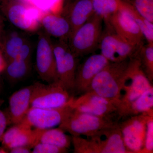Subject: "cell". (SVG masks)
I'll return each instance as SVG.
<instances>
[{"label":"cell","instance_id":"cell-1","mask_svg":"<svg viewBox=\"0 0 153 153\" xmlns=\"http://www.w3.org/2000/svg\"><path fill=\"white\" fill-rule=\"evenodd\" d=\"M71 137L74 153H130L118 123L90 136Z\"/></svg>","mask_w":153,"mask_h":153},{"label":"cell","instance_id":"cell-2","mask_svg":"<svg viewBox=\"0 0 153 153\" xmlns=\"http://www.w3.org/2000/svg\"><path fill=\"white\" fill-rule=\"evenodd\" d=\"M129 59L111 62L100 71L91 82L89 91L112 100L117 105L123 87Z\"/></svg>","mask_w":153,"mask_h":153},{"label":"cell","instance_id":"cell-3","mask_svg":"<svg viewBox=\"0 0 153 153\" xmlns=\"http://www.w3.org/2000/svg\"><path fill=\"white\" fill-rule=\"evenodd\" d=\"M138 50L129 60L120 98L117 105V114L153 86L142 66Z\"/></svg>","mask_w":153,"mask_h":153},{"label":"cell","instance_id":"cell-4","mask_svg":"<svg viewBox=\"0 0 153 153\" xmlns=\"http://www.w3.org/2000/svg\"><path fill=\"white\" fill-rule=\"evenodd\" d=\"M103 20V18L94 13L69 36L68 47L76 57L89 54L99 44Z\"/></svg>","mask_w":153,"mask_h":153},{"label":"cell","instance_id":"cell-5","mask_svg":"<svg viewBox=\"0 0 153 153\" xmlns=\"http://www.w3.org/2000/svg\"><path fill=\"white\" fill-rule=\"evenodd\" d=\"M117 123L110 117L80 112L73 108L59 127L72 136L88 137Z\"/></svg>","mask_w":153,"mask_h":153},{"label":"cell","instance_id":"cell-6","mask_svg":"<svg viewBox=\"0 0 153 153\" xmlns=\"http://www.w3.org/2000/svg\"><path fill=\"white\" fill-rule=\"evenodd\" d=\"M1 10L9 22L16 27L27 32H35L40 25L42 11L21 0H2Z\"/></svg>","mask_w":153,"mask_h":153},{"label":"cell","instance_id":"cell-7","mask_svg":"<svg viewBox=\"0 0 153 153\" xmlns=\"http://www.w3.org/2000/svg\"><path fill=\"white\" fill-rule=\"evenodd\" d=\"M72 97L70 92L58 82L34 83L31 107L55 108L67 105Z\"/></svg>","mask_w":153,"mask_h":153},{"label":"cell","instance_id":"cell-8","mask_svg":"<svg viewBox=\"0 0 153 153\" xmlns=\"http://www.w3.org/2000/svg\"><path fill=\"white\" fill-rule=\"evenodd\" d=\"M153 110L129 117L119 124L124 143L130 153H141L144 146L147 123Z\"/></svg>","mask_w":153,"mask_h":153},{"label":"cell","instance_id":"cell-9","mask_svg":"<svg viewBox=\"0 0 153 153\" xmlns=\"http://www.w3.org/2000/svg\"><path fill=\"white\" fill-rule=\"evenodd\" d=\"M66 40L53 43L58 81L69 92L74 90L77 58L71 52Z\"/></svg>","mask_w":153,"mask_h":153},{"label":"cell","instance_id":"cell-10","mask_svg":"<svg viewBox=\"0 0 153 153\" xmlns=\"http://www.w3.org/2000/svg\"><path fill=\"white\" fill-rule=\"evenodd\" d=\"M36 47V70L39 77L47 83L57 81L53 45L45 32L39 33Z\"/></svg>","mask_w":153,"mask_h":153},{"label":"cell","instance_id":"cell-11","mask_svg":"<svg viewBox=\"0 0 153 153\" xmlns=\"http://www.w3.org/2000/svg\"><path fill=\"white\" fill-rule=\"evenodd\" d=\"M68 104L74 109L98 116L108 117L117 113V108L114 102L88 91L77 97H72Z\"/></svg>","mask_w":153,"mask_h":153},{"label":"cell","instance_id":"cell-12","mask_svg":"<svg viewBox=\"0 0 153 153\" xmlns=\"http://www.w3.org/2000/svg\"><path fill=\"white\" fill-rule=\"evenodd\" d=\"M99 44L101 55L111 62L129 59L141 46L132 44L115 32L102 34Z\"/></svg>","mask_w":153,"mask_h":153},{"label":"cell","instance_id":"cell-13","mask_svg":"<svg viewBox=\"0 0 153 153\" xmlns=\"http://www.w3.org/2000/svg\"><path fill=\"white\" fill-rule=\"evenodd\" d=\"M72 109L68 104L58 108L30 107L24 119L32 127L52 128L62 123Z\"/></svg>","mask_w":153,"mask_h":153},{"label":"cell","instance_id":"cell-14","mask_svg":"<svg viewBox=\"0 0 153 153\" xmlns=\"http://www.w3.org/2000/svg\"><path fill=\"white\" fill-rule=\"evenodd\" d=\"M106 21L115 33L127 41L138 46L143 44L144 38L141 31L130 14L122 6L121 1L119 10Z\"/></svg>","mask_w":153,"mask_h":153},{"label":"cell","instance_id":"cell-15","mask_svg":"<svg viewBox=\"0 0 153 153\" xmlns=\"http://www.w3.org/2000/svg\"><path fill=\"white\" fill-rule=\"evenodd\" d=\"M109 62L101 54L88 57L77 67L73 91L80 94L88 91L94 77Z\"/></svg>","mask_w":153,"mask_h":153},{"label":"cell","instance_id":"cell-16","mask_svg":"<svg viewBox=\"0 0 153 153\" xmlns=\"http://www.w3.org/2000/svg\"><path fill=\"white\" fill-rule=\"evenodd\" d=\"M34 84L14 92L9 99V121L17 124L24 119L31 107Z\"/></svg>","mask_w":153,"mask_h":153},{"label":"cell","instance_id":"cell-17","mask_svg":"<svg viewBox=\"0 0 153 153\" xmlns=\"http://www.w3.org/2000/svg\"><path fill=\"white\" fill-rule=\"evenodd\" d=\"M94 14L91 0H77L64 9L61 15L67 19L70 24L69 36L85 24Z\"/></svg>","mask_w":153,"mask_h":153},{"label":"cell","instance_id":"cell-18","mask_svg":"<svg viewBox=\"0 0 153 153\" xmlns=\"http://www.w3.org/2000/svg\"><path fill=\"white\" fill-rule=\"evenodd\" d=\"M39 23L47 35L60 38V40L68 39L71 33V27L68 20L59 14L44 12Z\"/></svg>","mask_w":153,"mask_h":153},{"label":"cell","instance_id":"cell-19","mask_svg":"<svg viewBox=\"0 0 153 153\" xmlns=\"http://www.w3.org/2000/svg\"><path fill=\"white\" fill-rule=\"evenodd\" d=\"M153 110V87L145 91L119 113V118L133 116Z\"/></svg>","mask_w":153,"mask_h":153},{"label":"cell","instance_id":"cell-20","mask_svg":"<svg viewBox=\"0 0 153 153\" xmlns=\"http://www.w3.org/2000/svg\"><path fill=\"white\" fill-rule=\"evenodd\" d=\"M38 143H45L63 149H68L71 144V137L65 134L62 129L38 128Z\"/></svg>","mask_w":153,"mask_h":153},{"label":"cell","instance_id":"cell-21","mask_svg":"<svg viewBox=\"0 0 153 153\" xmlns=\"http://www.w3.org/2000/svg\"><path fill=\"white\" fill-rule=\"evenodd\" d=\"M27 41L25 36L17 33H11L7 37L4 44L1 46L7 62L16 58L22 46Z\"/></svg>","mask_w":153,"mask_h":153},{"label":"cell","instance_id":"cell-22","mask_svg":"<svg viewBox=\"0 0 153 153\" xmlns=\"http://www.w3.org/2000/svg\"><path fill=\"white\" fill-rule=\"evenodd\" d=\"M31 68V60L14 59L7 62L6 74L13 82H17L25 78Z\"/></svg>","mask_w":153,"mask_h":153},{"label":"cell","instance_id":"cell-23","mask_svg":"<svg viewBox=\"0 0 153 153\" xmlns=\"http://www.w3.org/2000/svg\"><path fill=\"white\" fill-rule=\"evenodd\" d=\"M121 5L133 18L148 43H153V23L139 13L132 5L122 1Z\"/></svg>","mask_w":153,"mask_h":153},{"label":"cell","instance_id":"cell-24","mask_svg":"<svg viewBox=\"0 0 153 153\" xmlns=\"http://www.w3.org/2000/svg\"><path fill=\"white\" fill-rule=\"evenodd\" d=\"M94 13L107 21L120 8V0H91Z\"/></svg>","mask_w":153,"mask_h":153},{"label":"cell","instance_id":"cell-25","mask_svg":"<svg viewBox=\"0 0 153 153\" xmlns=\"http://www.w3.org/2000/svg\"><path fill=\"white\" fill-rule=\"evenodd\" d=\"M138 54L143 69L152 82L153 79V43L142 44L139 49Z\"/></svg>","mask_w":153,"mask_h":153},{"label":"cell","instance_id":"cell-26","mask_svg":"<svg viewBox=\"0 0 153 153\" xmlns=\"http://www.w3.org/2000/svg\"><path fill=\"white\" fill-rule=\"evenodd\" d=\"M132 6L139 13L153 23V0H134Z\"/></svg>","mask_w":153,"mask_h":153},{"label":"cell","instance_id":"cell-27","mask_svg":"<svg viewBox=\"0 0 153 153\" xmlns=\"http://www.w3.org/2000/svg\"><path fill=\"white\" fill-rule=\"evenodd\" d=\"M153 152V115H151L147 123L144 146L141 153Z\"/></svg>","mask_w":153,"mask_h":153},{"label":"cell","instance_id":"cell-28","mask_svg":"<svg viewBox=\"0 0 153 153\" xmlns=\"http://www.w3.org/2000/svg\"><path fill=\"white\" fill-rule=\"evenodd\" d=\"M68 152V149H63L54 145L39 143L33 148V153H65Z\"/></svg>","mask_w":153,"mask_h":153},{"label":"cell","instance_id":"cell-29","mask_svg":"<svg viewBox=\"0 0 153 153\" xmlns=\"http://www.w3.org/2000/svg\"><path fill=\"white\" fill-rule=\"evenodd\" d=\"M32 45L27 41L22 46L15 59L22 60H31L32 55Z\"/></svg>","mask_w":153,"mask_h":153},{"label":"cell","instance_id":"cell-30","mask_svg":"<svg viewBox=\"0 0 153 153\" xmlns=\"http://www.w3.org/2000/svg\"><path fill=\"white\" fill-rule=\"evenodd\" d=\"M9 120L4 113L0 110V142L4 133Z\"/></svg>","mask_w":153,"mask_h":153},{"label":"cell","instance_id":"cell-31","mask_svg":"<svg viewBox=\"0 0 153 153\" xmlns=\"http://www.w3.org/2000/svg\"><path fill=\"white\" fill-rule=\"evenodd\" d=\"M62 0H48L49 6V12L58 13L57 11L60 10V7Z\"/></svg>","mask_w":153,"mask_h":153},{"label":"cell","instance_id":"cell-32","mask_svg":"<svg viewBox=\"0 0 153 153\" xmlns=\"http://www.w3.org/2000/svg\"><path fill=\"white\" fill-rule=\"evenodd\" d=\"M31 148L27 146H19L13 148L9 151L11 153H32Z\"/></svg>","mask_w":153,"mask_h":153},{"label":"cell","instance_id":"cell-33","mask_svg":"<svg viewBox=\"0 0 153 153\" xmlns=\"http://www.w3.org/2000/svg\"><path fill=\"white\" fill-rule=\"evenodd\" d=\"M7 62L2 53L1 50L0 51V72L5 70L7 66Z\"/></svg>","mask_w":153,"mask_h":153},{"label":"cell","instance_id":"cell-34","mask_svg":"<svg viewBox=\"0 0 153 153\" xmlns=\"http://www.w3.org/2000/svg\"><path fill=\"white\" fill-rule=\"evenodd\" d=\"M3 27H4V22L2 18L0 16V35L2 32Z\"/></svg>","mask_w":153,"mask_h":153},{"label":"cell","instance_id":"cell-35","mask_svg":"<svg viewBox=\"0 0 153 153\" xmlns=\"http://www.w3.org/2000/svg\"><path fill=\"white\" fill-rule=\"evenodd\" d=\"M4 100H3L1 99H0V106L3 104V103H4Z\"/></svg>","mask_w":153,"mask_h":153},{"label":"cell","instance_id":"cell-36","mask_svg":"<svg viewBox=\"0 0 153 153\" xmlns=\"http://www.w3.org/2000/svg\"><path fill=\"white\" fill-rule=\"evenodd\" d=\"M1 44H0V51H1Z\"/></svg>","mask_w":153,"mask_h":153},{"label":"cell","instance_id":"cell-37","mask_svg":"<svg viewBox=\"0 0 153 153\" xmlns=\"http://www.w3.org/2000/svg\"><path fill=\"white\" fill-rule=\"evenodd\" d=\"M21 1H25V0H21Z\"/></svg>","mask_w":153,"mask_h":153}]
</instances>
